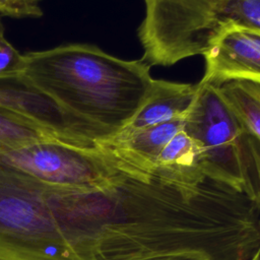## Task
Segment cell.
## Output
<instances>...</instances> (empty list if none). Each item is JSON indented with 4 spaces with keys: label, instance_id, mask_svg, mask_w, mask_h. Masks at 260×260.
<instances>
[{
    "label": "cell",
    "instance_id": "obj_3",
    "mask_svg": "<svg viewBox=\"0 0 260 260\" xmlns=\"http://www.w3.org/2000/svg\"><path fill=\"white\" fill-rule=\"evenodd\" d=\"M198 85L183 130L197 144L208 177L249 195V172L243 143L246 131L217 85L203 81Z\"/></svg>",
    "mask_w": 260,
    "mask_h": 260
},
{
    "label": "cell",
    "instance_id": "obj_1",
    "mask_svg": "<svg viewBox=\"0 0 260 260\" xmlns=\"http://www.w3.org/2000/svg\"><path fill=\"white\" fill-rule=\"evenodd\" d=\"M22 77L83 122L96 145L114 137L144 102L153 78L142 60L70 44L23 54Z\"/></svg>",
    "mask_w": 260,
    "mask_h": 260
},
{
    "label": "cell",
    "instance_id": "obj_7",
    "mask_svg": "<svg viewBox=\"0 0 260 260\" xmlns=\"http://www.w3.org/2000/svg\"><path fill=\"white\" fill-rule=\"evenodd\" d=\"M198 87V83L153 79L139 110L114 137H126L142 129L185 117L196 98Z\"/></svg>",
    "mask_w": 260,
    "mask_h": 260
},
{
    "label": "cell",
    "instance_id": "obj_18",
    "mask_svg": "<svg viewBox=\"0 0 260 260\" xmlns=\"http://www.w3.org/2000/svg\"><path fill=\"white\" fill-rule=\"evenodd\" d=\"M251 260H254V258H253V259H251Z\"/></svg>",
    "mask_w": 260,
    "mask_h": 260
},
{
    "label": "cell",
    "instance_id": "obj_4",
    "mask_svg": "<svg viewBox=\"0 0 260 260\" xmlns=\"http://www.w3.org/2000/svg\"><path fill=\"white\" fill-rule=\"evenodd\" d=\"M222 0H145L146 12L138 28L149 66H170L204 55L219 28Z\"/></svg>",
    "mask_w": 260,
    "mask_h": 260
},
{
    "label": "cell",
    "instance_id": "obj_12",
    "mask_svg": "<svg viewBox=\"0 0 260 260\" xmlns=\"http://www.w3.org/2000/svg\"><path fill=\"white\" fill-rule=\"evenodd\" d=\"M217 19L219 27L234 24L260 30V0H222Z\"/></svg>",
    "mask_w": 260,
    "mask_h": 260
},
{
    "label": "cell",
    "instance_id": "obj_5",
    "mask_svg": "<svg viewBox=\"0 0 260 260\" xmlns=\"http://www.w3.org/2000/svg\"><path fill=\"white\" fill-rule=\"evenodd\" d=\"M0 162L44 183L74 190L103 188L127 168L99 147L56 138L0 151Z\"/></svg>",
    "mask_w": 260,
    "mask_h": 260
},
{
    "label": "cell",
    "instance_id": "obj_2",
    "mask_svg": "<svg viewBox=\"0 0 260 260\" xmlns=\"http://www.w3.org/2000/svg\"><path fill=\"white\" fill-rule=\"evenodd\" d=\"M93 190L50 185L0 162V260H95Z\"/></svg>",
    "mask_w": 260,
    "mask_h": 260
},
{
    "label": "cell",
    "instance_id": "obj_8",
    "mask_svg": "<svg viewBox=\"0 0 260 260\" xmlns=\"http://www.w3.org/2000/svg\"><path fill=\"white\" fill-rule=\"evenodd\" d=\"M185 117L142 129L126 137H112L95 147L126 166L151 173L164 147L183 129Z\"/></svg>",
    "mask_w": 260,
    "mask_h": 260
},
{
    "label": "cell",
    "instance_id": "obj_13",
    "mask_svg": "<svg viewBox=\"0 0 260 260\" xmlns=\"http://www.w3.org/2000/svg\"><path fill=\"white\" fill-rule=\"evenodd\" d=\"M243 143L248 164L250 197L260 211V143L247 133L244 134Z\"/></svg>",
    "mask_w": 260,
    "mask_h": 260
},
{
    "label": "cell",
    "instance_id": "obj_17",
    "mask_svg": "<svg viewBox=\"0 0 260 260\" xmlns=\"http://www.w3.org/2000/svg\"><path fill=\"white\" fill-rule=\"evenodd\" d=\"M254 260H260V245H259V248L256 252V255L254 256Z\"/></svg>",
    "mask_w": 260,
    "mask_h": 260
},
{
    "label": "cell",
    "instance_id": "obj_11",
    "mask_svg": "<svg viewBox=\"0 0 260 260\" xmlns=\"http://www.w3.org/2000/svg\"><path fill=\"white\" fill-rule=\"evenodd\" d=\"M48 138L58 139L34 120L0 106V151Z\"/></svg>",
    "mask_w": 260,
    "mask_h": 260
},
{
    "label": "cell",
    "instance_id": "obj_10",
    "mask_svg": "<svg viewBox=\"0 0 260 260\" xmlns=\"http://www.w3.org/2000/svg\"><path fill=\"white\" fill-rule=\"evenodd\" d=\"M218 88L246 133L260 143V81L233 80Z\"/></svg>",
    "mask_w": 260,
    "mask_h": 260
},
{
    "label": "cell",
    "instance_id": "obj_9",
    "mask_svg": "<svg viewBox=\"0 0 260 260\" xmlns=\"http://www.w3.org/2000/svg\"><path fill=\"white\" fill-rule=\"evenodd\" d=\"M151 173L187 184H198L208 178L197 144L183 129L164 147Z\"/></svg>",
    "mask_w": 260,
    "mask_h": 260
},
{
    "label": "cell",
    "instance_id": "obj_16",
    "mask_svg": "<svg viewBox=\"0 0 260 260\" xmlns=\"http://www.w3.org/2000/svg\"><path fill=\"white\" fill-rule=\"evenodd\" d=\"M135 260H213V258L201 251H178L147 256Z\"/></svg>",
    "mask_w": 260,
    "mask_h": 260
},
{
    "label": "cell",
    "instance_id": "obj_14",
    "mask_svg": "<svg viewBox=\"0 0 260 260\" xmlns=\"http://www.w3.org/2000/svg\"><path fill=\"white\" fill-rule=\"evenodd\" d=\"M24 58L5 38L0 21V79L20 76L23 71Z\"/></svg>",
    "mask_w": 260,
    "mask_h": 260
},
{
    "label": "cell",
    "instance_id": "obj_15",
    "mask_svg": "<svg viewBox=\"0 0 260 260\" xmlns=\"http://www.w3.org/2000/svg\"><path fill=\"white\" fill-rule=\"evenodd\" d=\"M42 0H0V15L11 17H37L42 15Z\"/></svg>",
    "mask_w": 260,
    "mask_h": 260
},
{
    "label": "cell",
    "instance_id": "obj_6",
    "mask_svg": "<svg viewBox=\"0 0 260 260\" xmlns=\"http://www.w3.org/2000/svg\"><path fill=\"white\" fill-rule=\"evenodd\" d=\"M201 81L220 85L233 80L260 81V30L221 25L204 53Z\"/></svg>",
    "mask_w": 260,
    "mask_h": 260
}]
</instances>
